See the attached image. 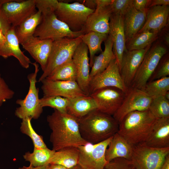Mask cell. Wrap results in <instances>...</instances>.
<instances>
[{
  "instance_id": "obj_17",
  "label": "cell",
  "mask_w": 169,
  "mask_h": 169,
  "mask_svg": "<svg viewBox=\"0 0 169 169\" xmlns=\"http://www.w3.org/2000/svg\"><path fill=\"white\" fill-rule=\"evenodd\" d=\"M151 44L143 49L127 50L124 53L120 71L122 80L127 88L130 87L146 53Z\"/></svg>"
},
{
  "instance_id": "obj_16",
  "label": "cell",
  "mask_w": 169,
  "mask_h": 169,
  "mask_svg": "<svg viewBox=\"0 0 169 169\" xmlns=\"http://www.w3.org/2000/svg\"><path fill=\"white\" fill-rule=\"evenodd\" d=\"M88 52L87 46L82 42L77 47L72 57L77 72L76 82L81 90L87 95H89L90 80Z\"/></svg>"
},
{
  "instance_id": "obj_8",
  "label": "cell",
  "mask_w": 169,
  "mask_h": 169,
  "mask_svg": "<svg viewBox=\"0 0 169 169\" xmlns=\"http://www.w3.org/2000/svg\"><path fill=\"white\" fill-rule=\"evenodd\" d=\"M95 10L79 3H69L58 1L54 13L71 30L77 32L82 31L88 17Z\"/></svg>"
},
{
  "instance_id": "obj_23",
  "label": "cell",
  "mask_w": 169,
  "mask_h": 169,
  "mask_svg": "<svg viewBox=\"0 0 169 169\" xmlns=\"http://www.w3.org/2000/svg\"><path fill=\"white\" fill-rule=\"evenodd\" d=\"M142 143L152 148L169 147V117L156 119L149 137Z\"/></svg>"
},
{
  "instance_id": "obj_25",
  "label": "cell",
  "mask_w": 169,
  "mask_h": 169,
  "mask_svg": "<svg viewBox=\"0 0 169 169\" xmlns=\"http://www.w3.org/2000/svg\"><path fill=\"white\" fill-rule=\"evenodd\" d=\"M126 42L136 35L142 28L146 18V11L141 12L133 6L122 16Z\"/></svg>"
},
{
  "instance_id": "obj_14",
  "label": "cell",
  "mask_w": 169,
  "mask_h": 169,
  "mask_svg": "<svg viewBox=\"0 0 169 169\" xmlns=\"http://www.w3.org/2000/svg\"><path fill=\"white\" fill-rule=\"evenodd\" d=\"M125 93L115 87H108L98 90L90 95L95 100L100 111L113 115L122 104Z\"/></svg>"
},
{
  "instance_id": "obj_10",
  "label": "cell",
  "mask_w": 169,
  "mask_h": 169,
  "mask_svg": "<svg viewBox=\"0 0 169 169\" xmlns=\"http://www.w3.org/2000/svg\"><path fill=\"white\" fill-rule=\"evenodd\" d=\"M112 137L99 143H87L78 147V164L83 169H104L108 162L105 158V151Z\"/></svg>"
},
{
  "instance_id": "obj_36",
  "label": "cell",
  "mask_w": 169,
  "mask_h": 169,
  "mask_svg": "<svg viewBox=\"0 0 169 169\" xmlns=\"http://www.w3.org/2000/svg\"><path fill=\"white\" fill-rule=\"evenodd\" d=\"M32 119L31 117H28L22 119L20 127L21 131L30 138L33 142L34 148L47 147L42 136L37 134L33 129L31 123Z\"/></svg>"
},
{
  "instance_id": "obj_24",
  "label": "cell",
  "mask_w": 169,
  "mask_h": 169,
  "mask_svg": "<svg viewBox=\"0 0 169 169\" xmlns=\"http://www.w3.org/2000/svg\"><path fill=\"white\" fill-rule=\"evenodd\" d=\"M133 146L117 132L112 137L105 152L106 161L110 162L119 158L131 160Z\"/></svg>"
},
{
  "instance_id": "obj_48",
  "label": "cell",
  "mask_w": 169,
  "mask_h": 169,
  "mask_svg": "<svg viewBox=\"0 0 169 169\" xmlns=\"http://www.w3.org/2000/svg\"><path fill=\"white\" fill-rule=\"evenodd\" d=\"M47 169H69L61 165L58 164H49Z\"/></svg>"
},
{
  "instance_id": "obj_4",
  "label": "cell",
  "mask_w": 169,
  "mask_h": 169,
  "mask_svg": "<svg viewBox=\"0 0 169 169\" xmlns=\"http://www.w3.org/2000/svg\"><path fill=\"white\" fill-rule=\"evenodd\" d=\"M156 120L149 109L131 112L119 124L117 133L132 146L144 142L149 137Z\"/></svg>"
},
{
  "instance_id": "obj_45",
  "label": "cell",
  "mask_w": 169,
  "mask_h": 169,
  "mask_svg": "<svg viewBox=\"0 0 169 169\" xmlns=\"http://www.w3.org/2000/svg\"><path fill=\"white\" fill-rule=\"evenodd\" d=\"M112 1L113 0H95L96 4L95 9L109 6L111 5Z\"/></svg>"
},
{
  "instance_id": "obj_44",
  "label": "cell",
  "mask_w": 169,
  "mask_h": 169,
  "mask_svg": "<svg viewBox=\"0 0 169 169\" xmlns=\"http://www.w3.org/2000/svg\"><path fill=\"white\" fill-rule=\"evenodd\" d=\"M169 0H149L147 6V9L149 8L156 6H169Z\"/></svg>"
},
{
  "instance_id": "obj_51",
  "label": "cell",
  "mask_w": 169,
  "mask_h": 169,
  "mask_svg": "<svg viewBox=\"0 0 169 169\" xmlns=\"http://www.w3.org/2000/svg\"><path fill=\"white\" fill-rule=\"evenodd\" d=\"M6 41V38L5 35L0 30V46L3 45Z\"/></svg>"
},
{
  "instance_id": "obj_33",
  "label": "cell",
  "mask_w": 169,
  "mask_h": 169,
  "mask_svg": "<svg viewBox=\"0 0 169 169\" xmlns=\"http://www.w3.org/2000/svg\"><path fill=\"white\" fill-rule=\"evenodd\" d=\"M45 79L53 80L76 81V70L72 59L58 68Z\"/></svg>"
},
{
  "instance_id": "obj_22",
  "label": "cell",
  "mask_w": 169,
  "mask_h": 169,
  "mask_svg": "<svg viewBox=\"0 0 169 169\" xmlns=\"http://www.w3.org/2000/svg\"><path fill=\"white\" fill-rule=\"evenodd\" d=\"M112 13L110 5L95 9L87 18L82 30L84 34L93 31L108 34L110 19Z\"/></svg>"
},
{
  "instance_id": "obj_21",
  "label": "cell",
  "mask_w": 169,
  "mask_h": 169,
  "mask_svg": "<svg viewBox=\"0 0 169 169\" xmlns=\"http://www.w3.org/2000/svg\"><path fill=\"white\" fill-rule=\"evenodd\" d=\"M169 14V6H154L147 8L145 22L138 33L148 31L159 33L166 25Z\"/></svg>"
},
{
  "instance_id": "obj_9",
  "label": "cell",
  "mask_w": 169,
  "mask_h": 169,
  "mask_svg": "<svg viewBox=\"0 0 169 169\" xmlns=\"http://www.w3.org/2000/svg\"><path fill=\"white\" fill-rule=\"evenodd\" d=\"M169 155V147L157 148L143 143L133 146L131 160L137 169H160Z\"/></svg>"
},
{
  "instance_id": "obj_15",
  "label": "cell",
  "mask_w": 169,
  "mask_h": 169,
  "mask_svg": "<svg viewBox=\"0 0 169 169\" xmlns=\"http://www.w3.org/2000/svg\"><path fill=\"white\" fill-rule=\"evenodd\" d=\"M41 82L44 96H59L71 99L86 95L76 81L53 80L45 79Z\"/></svg>"
},
{
  "instance_id": "obj_37",
  "label": "cell",
  "mask_w": 169,
  "mask_h": 169,
  "mask_svg": "<svg viewBox=\"0 0 169 169\" xmlns=\"http://www.w3.org/2000/svg\"><path fill=\"white\" fill-rule=\"evenodd\" d=\"M39 101L43 108L49 107L61 113H66L69 99L59 96H44L39 99Z\"/></svg>"
},
{
  "instance_id": "obj_41",
  "label": "cell",
  "mask_w": 169,
  "mask_h": 169,
  "mask_svg": "<svg viewBox=\"0 0 169 169\" xmlns=\"http://www.w3.org/2000/svg\"><path fill=\"white\" fill-rule=\"evenodd\" d=\"M14 94V92L9 87L0 73V108L4 102L12 98Z\"/></svg>"
},
{
  "instance_id": "obj_35",
  "label": "cell",
  "mask_w": 169,
  "mask_h": 169,
  "mask_svg": "<svg viewBox=\"0 0 169 169\" xmlns=\"http://www.w3.org/2000/svg\"><path fill=\"white\" fill-rule=\"evenodd\" d=\"M148 109L156 119L169 117V100L163 95L153 98Z\"/></svg>"
},
{
  "instance_id": "obj_30",
  "label": "cell",
  "mask_w": 169,
  "mask_h": 169,
  "mask_svg": "<svg viewBox=\"0 0 169 169\" xmlns=\"http://www.w3.org/2000/svg\"><path fill=\"white\" fill-rule=\"evenodd\" d=\"M108 35L97 32L91 31L81 36L82 41L87 46L90 53V66L92 67L95 54L102 52V43L107 38Z\"/></svg>"
},
{
  "instance_id": "obj_11",
  "label": "cell",
  "mask_w": 169,
  "mask_h": 169,
  "mask_svg": "<svg viewBox=\"0 0 169 169\" xmlns=\"http://www.w3.org/2000/svg\"><path fill=\"white\" fill-rule=\"evenodd\" d=\"M152 99L142 90L128 88L122 104L113 116L119 124L130 113L148 110Z\"/></svg>"
},
{
  "instance_id": "obj_52",
  "label": "cell",
  "mask_w": 169,
  "mask_h": 169,
  "mask_svg": "<svg viewBox=\"0 0 169 169\" xmlns=\"http://www.w3.org/2000/svg\"><path fill=\"white\" fill-rule=\"evenodd\" d=\"M163 96L167 100H169V91L167 92Z\"/></svg>"
},
{
  "instance_id": "obj_46",
  "label": "cell",
  "mask_w": 169,
  "mask_h": 169,
  "mask_svg": "<svg viewBox=\"0 0 169 169\" xmlns=\"http://www.w3.org/2000/svg\"><path fill=\"white\" fill-rule=\"evenodd\" d=\"M84 4H83L86 7L95 10L96 4L95 0H86L84 2Z\"/></svg>"
},
{
  "instance_id": "obj_43",
  "label": "cell",
  "mask_w": 169,
  "mask_h": 169,
  "mask_svg": "<svg viewBox=\"0 0 169 169\" xmlns=\"http://www.w3.org/2000/svg\"><path fill=\"white\" fill-rule=\"evenodd\" d=\"M148 1V0H133V6L139 11L146 12Z\"/></svg>"
},
{
  "instance_id": "obj_18",
  "label": "cell",
  "mask_w": 169,
  "mask_h": 169,
  "mask_svg": "<svg viewBox=\"0 0 169 169\" xmlns=\"http://www.w3.org/2000/svg\"><path fill=\"white\" fill-rule=\"evenodd\" d=\"M113 43V51L119 69L124 53L127 51L122 16L112 13L109 21V32Z\"/></svg>"
},
{
  "instance_id": "obj_42",
  "label": "cell",
  "mask_w": 169,
  "mask_h": 169,
  "mask_svg": "<svg viewBox=\"0 0 169 169\" xmlns=\"http://www.w3.org/2000/svg\"><path fill=\"white\" fill-rule=\"evenodd\" d=\"M8 0H0V30L5 35L11 27L1 8L2 4Z\"/></svg>"
},
{
  "instance_id": "obj_2",
  "label": "cell",
  "mask_w": 169,
  "mask_h": 169,
  "mask_svg": "<svg viewBox=\"0 0 169 169\" xmlns=\"http://www.w3.org/2000/svg\"><path fill=\"white\" fill-rule=\"evenodd\" d=\"M77 120L81 136L87 143H99L113 136L118 131L119 124L113 116L97 109Z\"/></svg>"
},
{
  "instance_id": "obj_20",
  "label": "cell",
  "mask_w": 169,
  "mask_h": 169,
  "mask_svg": "<svg viewBox=\"0 0 169 169\" xmlns=\"http://www.w3.org/2000/svg\"><path fill=\"white\" fill-rule=\"evenodd\" d=\"M15 28L11 26L4 35L6 41L3 45L0 46V56L6 59L13 56L18 59L23 67L27 69L32 63L20 48V44L15 33Z\"/></svg>"
},
{
  "instance_id": "obj_50",
  "label": "cell",
  "mask_w": 169,
  "mask_h": 169,
  "mask_svg": "<svg viewBox=\"0 0 169 169\" xmlns=\"http://www.w3.org/2000/svg\"><path fill=\"white\" fill-rule=\"evenodd\" d=\"M163 37L164 43L165 44H164L168 47L169 44V33L167 32L165 33Z\"/></svg>"
},
{
  "instance_id": "obj_49",
  "label": "cell",
  "mask_w": 169,
  "mask_h": 169,
  "mask_svg": "<svg viewBox=\"0 0 169 169\" xmlns=\"http://www.w3.org/2000/svg\"><path fill=\"white\" fill-rule=\"evenodd\" d=\"M160 169H169V155L166 157Z\"/></svg>"
},
{
  "instance_id": "obj_38",
  "label": "cell",
  "mask_w": 169,
  "mask_h": 169,
  "mask_svg": "<svg viewBox=\"0 0 169 169\" xmlns=\"http://www.w3.org/2000/svg\"><path fill=\"white\" fill-rule=\"evenodd\" d=\"M169 75V56L167 53L162 58L148 81L168 76Z\"/></svg>"
},
{
  "instance_id": "obj_13",
  "label": "cell",
  "mask_w": 169,
  "mask_h": 169,
  "mask_svg": "<svg viewBox=\"0 0 169 169\" xmlns=\"http://www.w3.org/2000/svg\"><path fill=\"white\" fill-rule=\"evenodd\" d=\"M1 8L9 23L14 27L37 11L35 0H8Z\"/></svg>"
},
{
  "instance_id": "obj_6",
  "label": "cell",
  "mask_w": 169,
  "mask_h": 169,
  "mask_svg": "<svg viewBox=\"0 0 169 169\" xmlns=\"http://www.w3.org/2000/svg\"><path fill=\"white\" fill-rule=\"evenodd\" d=\"M167 53V47L161 41L152 44L146 53L130 87L143 90L161 59Z\"/></svg>"
},
{
  "instance_id": "obj_1",
  "label": "cell",
  "mask_w": 169,
  "mask_h": 169,
  "mask_svg": "<svg viewBox=\"0 0 169 169\" xmlns=\"http://www.w3.org/2000/svg\"><path fill=\"white\" fill-rule=\"evenodd\" d=\"M52 132L50 141L52 150L56 151L69 146L78 147L87 143L81 137L78 120L67 113L54 109L47 117Z\"/></svg>"
},
{
  "instance_id": "obj_7",
  "label": "cell",
  "mask_w": 169,
  "mask_h": 169,
  "mask_svg": "<svg viewBox=\"0 0 169 169\" xmlns=\"http://www.w3.org/2000/svg\"><path fill=\"white\" fill-rule=\"evenodd\" d=\"M32 64L34 67V70L27 76L29 83L28 93L24 99H18L16 101V103L19 106L16 109L15 114L22 120L28 117L37 119L43 111L39 98V89L36 87L39 65L36 62Z\"/></svg>"
},
{
  "instance_id": "obj_12",
  "label": "cell",
  "mask_w": 169,
  "mask_h": 169,
  "mask_svg": "<svg viewBox=\"0 0 169 169\" xmlns=\"http://www.w3.org/2000/svg\"><path fill=\"white\" fill-rule=\"evenodd\" d=\"M108 87H116L125 93L127 89L121 78L115 59L111 62L104 70L90 79L89 95L98 90Z\"/></svg>"
},
{
  "instance_id": "obj_34",
  "label": "cell",
  "mask_w": 169,
  "mask_h": 169,
  "mask_svg": "<svg viewBox=\"0 0 169 169\" xmlns=\"http://www.w3.org/2000/svg\"><path fill=\"white\" fill-rule=\"evenodd\" d=\"M143 91L152 98L164 95L169 91V76L147 82Z\"/></svg>"
},
{
  "instance_id": "obj_39",
  "label": "cell",
  "mask_w": 169,
  "mask_h": 169,
  "mask_svg": "<svg viewBox=\"0 0 169 169\" xmlns=\"http://www.w3.org/2000/svg\"><path fill=\"white\" fill-rule=\"evenodd\" d=\"M104 169H137L131 160L122 158H119L108 162Z\"/></svg>"
},
{
  "instance_id": "obj_27",
  "label": "cell",
  "mask_w": 169,
  "mask_h": 169,
  "mask_svg": "<svg viewBox=\"0 0 169 169\" xmlns=\"http://www.w3.org/2000/svg\"><path fill=\"white\" fill-rule=\"evenodd\" d=\"M105 49L99 55L95 56L91 69L90 72V79L97 74L104 70L111 62L115 59L113 51V43L111 38L108 35L104 41Z\"/></svg>"
},
{
  "instance_id": "obj_19",
  "label": "cell",
  "mask_w": 169,
  "mask_h": 169,
  "mask_svg": "<svg viewBox=\"0 0 169 169\" xmlns=\"http://www.w3.org/2000/svg\"><path fill=\"white\" fill-rule=\"evenodd\" d=\"M53 41L51 39H41L33 35L28 38L21 45L35 62L40 64L43 71L51 52Z\"/></svg>"
},
{
  "instance_id": "obj_3",
  "label": "cell",
  "mask_w": 169,
  "mask_h": 169,
  "mask_svg": "<svg viewBox=\"0 0 169 169\" xmlns=\"http://www.w3.org/2000/svg\"><path fill=\"white\" fill-rule=\"evenodd\" d=\"M36 6L42 15L41 21L33 36L41 39L54 41L65 37L76 38L84 33L82 31L74 32L58 19L54 13V4L51 0H37Z\"/></svg>"
},
{
  "instance_id": "obj_26",
  "label": "cell",
  "mask_w": 169,
  "mask_h": 169,
  "mask_svg": "<svg viewBox=\"0 0 169 169\" xmlns=\"http://www.w3.org/2000/svg\"><path fill=\"white\" fill-rule=\"evenodd\" d=\"M97 108L94 99L90 95H86L69 99L67 113L78 119Z\"/></svg>"
},
{
  "instance_id": "obj_32",
  "label": "cell",
  "mask_w": 169,
  "mask_h": 169,
  "mask_svg": "<svg viewBox=\"0 0 169 169\" xmlns=\"http://www.w3.org/2000/svg\"><path fill=\"white\" fill-rule=\"evenodd\" d=\"M55 151L47 147L41 149L34 148L32 152H26L23 157L33 166H43L50 164Z\"/></svg>"
},
{
  "instance_id": "obj_40",
  "label": "cell",
  "mask_w": 169,
  "mask_h": 169,
  "mask_svg": "<svg viewBox=\"0 0 169 169\" xmlns=\"http://www.w3.org/2000/svg\"><path fill=\"white\" fill-rule=\"evenodd\" d=\"M133 0H113L110 5L112 13L123 16L133 6Z\"/></svg>"
},
{
  "instance_id": "obj_29",
  "label": "cell",
  "mask_w": 169,
  "mask_h": 169,
  "mask_svg": "<svg viewBox=\"0 0 169 169\" xmlns=\"http://www.w3.org/2000/svg\"><path fill=\"white\" fill-rule=\"evenodd\" d=\"M42 18L41 12L37 10L36 13L15 27V33L20 44H21L28 38L33 35L36 28L41 21Z\"/></svg>"
},
{
  "instance_id": "obj_53",
  "label": "cell",
  "mask_w": 169,
  "mask_h": 169,
  "mask_svg": "<svg viewBox=\"0 0 169 169\" xmlns=\"http://www.w3.org/2000/svg\"><path fill=\"white\" fill-rule=\"evenodd\" d=\"M71 169H83L82 167H81L78 164L71 168Z\"/></svg>"
},
{
  "instance_id": "obj_31",
  "label": "cell",
  "mask_w": 169,
  "mask_h": 169,
  "mask_svg": "<svg viewBox=\"0 0 169 169\" xmlns=\"http://www.w3.org/2000/svg\"><path fill=\"white\" fill-rule=\"evenodd\" d=\"M158 34L148 31L139 33L126 42V50L131 51L144 49L152 44L158 38Z\"/></svg>"
},
{
  "instance_id": "obj_5",
  "label": "cell",
  "mask_w": 169,
  "mask_h": 169,
  "mask_svg": "<svg viewBox=\"0 0 169 169\" xmlns=\"http://www.w3.org/2000/svg\"><path fill=\"white\" fill-rule=\"evenodd\" d=\"M81 36L73 38L65 37L53 41L46 68L38 82H41L58 68L72 59L76 49L82 42Z\"/></svg>"
},
{
  "instance_id": "obj_47",
  "label": "cell",
  "mask_w": 169,
  "mask_h": 169,
  "mask_svg": "<svg viewBox=\"0 0 169 169\" xmlns=\"http://www.w3.org/2000/svg\"><path fill=\"white\" fill-rule=\"evenodd\" d=\"M48 165L35 167L30 164L28 166H23L22 167H19L18 169H47Z\"/></svg>"
},
{
  "instance_id": "obj_28",
  "label": "cell",
  "mask_w": 169,
  "mask_h": 169,
  "mask_svg": "<svg viewBox=\"0 0 169 169\" xmlns=\"http://www.w3.org/2000/svg\"><path fill=\"white\" fill-rule=\"evenodd\" d=\"M78 147L69 146L55 151L49 164H58L71 169L78 164Z\"/></svg>"
}]
</instances>
